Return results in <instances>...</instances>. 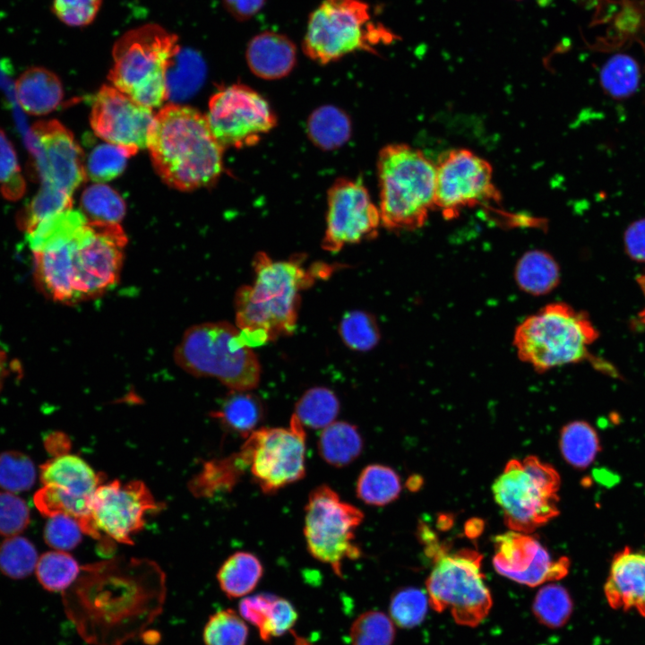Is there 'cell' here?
<instances>
[{
	"label": "cell",
	"instance_id": "cell-1",
	"mask_svg": "<svg viewBox=\"0 0 645 645\" xmlns=\"http://www.w3.org/2000/svg\"><path fill=\"white\" fill-rule=\"evenodd\" d=\"M166 577L153 561L116 557L81 566L63 591L64 612L90 645H124L162 612Z\"/></svg>",
	"mask_w": 645,
	"mask_h": 645
},
{
	"label": "cell",
	"instance_id": "cell-2",
	"mask_svg": "<svg viewBox=\"0 0 645 645\" xmlns=\"http://www.w3.org/2000/svg\"><path fill=\"white\" fill-rule=\"evenodd\" d=\"M253 267L254 283L240 287L235 297L236 326L251 348L291 335L301 292L332 272L329 264L305 268L301 256L275 261L263 252L256 254Z\"/></svg>",
	"mask_w": 645,
	"mask_h": 645
},
{
	"label": "cell",
	"instance_id": "cell-3",
	"mask_svg": "<svg viewBox=\"0 0 645 645\" xmlns=\"http://www.w3.org/2000/svg\"><path fill=\"white\" fill-rule=\"evenodd\" d=\"M147 148L159 176L180 191L210 185L222 171L225 149L207 116L187 106L168 104L155 115Z\"/></svg>",
	"mask_w": 645,
	"mask_h": 645
},
{
	"label": "cell",
	"instance_id": "cell-4",
	"mask_svg": "<svg viewBox=\"0 0 645 645\" xmlns=\"http://www.w3.org/2000/svg\"><path fill=\"white\" fill-rule=\"evenodd\" d=\"M377 172L381 224L392 230L422 228L435 209V164L420 150L394 143L381 150Z\"/></svg>",
	"mask_w": 645,
	"mask_h": 645
},
{
	"label": "cell",
	"instance_id": "cell-5",
	"mask_svg": "<svg viewBox=\"0 0 645 645\" xmlns=\"http://www.w3.org/2000/svg\"><path fill=\"white\" fill-rule=\"evenodd\" d=\"M180 50L178 37L159 24L132 29L113 46L108 79L136 102L159 107L168 98V74Z\"/></svg>",
	"mask_w": 645,
	"mask_h": 645
},
{
	"label": "cell",
	"instance_id": "cell-6",
	"mask_svg": "<svg viewBox=\"0 0 645 645\" xmlns=\"http://www.w3.org/2000/svg\"><path fill=\"white\" fill-rule=\"evenodd\" d=\"M176 366L195 377H213L230 391H250L261 378V365L236 326L227 322L192 325L174 349Z\"/></svg>",
	"mask_w": 645,
	"mask_h": 645
},
{
	"label": "cell",
	"instance_id": "cell-7",
	"mask_svg": "<svg viewBox=\"0 0 645 645\" xmlns=\"http://www.w3.org/2000/svg\"><path fill=\"white\" fill-rule=\"evenodd\" d=\"M598 336L586 314L555 302L525 318L515 329L512 344L522 362L545 373L586 359Z\"/></svg>",
	"mask_w": 645,
	"mask_h": 645
},
{
	"label": "cell",
	"instance_id": "cell-8",
	"mask_svg": "<svg viewBox=\"0 0 645 645\" xmlns=\"http://www.w3.org/2000/svg\"><path fill=\"white\" fill-rule=\"evenodd\" d=\"M426 546L434 559L426 581L429 605L439 613L448 610L460 625H478L493 605L481 569L482 555L470 548L449 553L436 540Z\"/></svg>",
	"mask_w": 645,
	"mask_h": 645
},
{
	"label": "cell",
	"instance_id": "cell-9",
	"mask_svg": "<svg viewBox=\"0 0 645 645\" xmlns=\"http://www.w3.org/2000/svg\"><path fill=\"white\" fill-rule=\"evenodd\" d=\"M394 38L373 22L364 0H322L309 15L302 46L309 58L326 64L356 51L374 53L377 45Z\"/></svg>",
	"mask_w": 645,
	"mask_h": 645
},
{
	"label": "cell",
	"instance_id": "cell-10",
	"mask_svg": "<svg viewBox=\"0 0 645 645\" xmlns=\"http://www.w3.org/2000/svg\"><path fill=\"white\" fill-rule=\"evenodd\" d=\"M558 472L535 456L509 460L492 486L506 526L529 534L559 514Z\"/></svg>",
	"mask_w": 645,
	"mask_h": 645
},
{
	"label": "cell",
	"instance_id": "cell-11",
	"mask_svg": "<svg viewBox=\"0 0 645 645\" xmlns=\"http://www.w3.org/2000/svg\"><path fill=\"white\" fill-rule=\"evenodd\" d=\"M363 520L364 513L342 501L331 486L315 487L305 507L304 536L308 552L342 577L343 562L357 560L362 555V550L355 542V531Z\"/></svg>",
	"mask_w": 645,
	"mask_h": 645
},
{
	"label": "cell",
	"instance_id": "cell-12",
	"mask_svg": "<svg viewBox=\"0 0 645 645\" xmlns=\"http://www.w3.org/2000/svg\"><path fill=\"white\" fill-rule=\"evenodd\" d=\"M40 480L42 487L34 495V503L42 514L69 515L79 522L83 533L100 538L91 516V501L104 481L102 474L79 456L63 453L40 467Z\"/></svg>",
	"mask_w": 645,
	"mask_h": 645
},
{
	"label": "cell",
	"instance_id": "cell-13",
	"mask_svg": "<svg viewBox=\"0 0 645 645\" xmlns=\"http://www.w3.org/2000/svg\"><path fill=\"white\" fill-rule=\"evenodd\" d=\"M126 244L119 223L88 220L81 228L69 264L75 303L96 297L116 283Z\"/></svg>",
	"mask_w": 645,
	"mask_h": 645
},
{
	"label": "cell",
	"instance_id": "cell-14",
	"mask_svg": "<svg viewBox=\"0 0 645 645\" xmlns=\"http://www.w3.org/2000/svg\"><path fill=\"white\" fill-rule=\"evenodd\" d=\"M305 428L294 415L288 427H262L246 438L242 449L264 494H275L305 477Z\"/></svg>",
	"mask_w": 645,
	"mask_h": 645
},
{
	"label": "cell",
	"instance_id": "cell-15",
	"mask_svg": "<svg viewBox=\"0 0 645 645\" xmlns=\"http://www.w3.org/2000/svg\"><path fill=\"white\" fill-rule=\"evenodd\" d=\"M211 130L225 149L257 143L277 124L269 102L244 84H232L216 92L206 116Z\"/></svg>",
	"mask_w": 645,
	"mask_h": 645
},
{
	"label": "cell",
	"instance_id": "cell-16",
	"mask_svg": "<svg viewBox=\"0 0 645 645\" xmlns=\"http://www.w3.org/2000/svg\"><path fill=\"white\" fill-rule=\"evenodd\" d=\"M435 209L444 219L458 217L465 208L499 201L488 161L465 148L443 152L435 164Z\"/></svg>",
	"mask_w": 645,
	"mask_h": 645
},
{
	"label": "cell",
	"instance_id": "cell-17",
	"mask_svg": "<svg viewBox=\"0 0 645 645\" xmlns=\"http://www.w3.org/2000/svg\"><path fill=\"white\" fill-rule=\"evenodd\" d=\"M327 203L324 250L335 253L347 245L376 236L381 224L379 208L360 180L337 179L329 189Z\"/></svg>",
	"mask_w": 645,
	"mask_h": 645
},
{
	"label": "cell",
	"instance_id": "cell-18",
	"mask_svg": "<svg viewBox=\"0 0 645 645\" xmlns=\"http://www.w3.org/2000/svg\"><path fill=\"white\" fill-rule=\"evenodd\" d=\"M30 150L41 185L73 196L87 177L82 150L57 120L39 121L30 128Z\"/></svg>",
	"mask_w": 645,
	"mask_h": 645
},
{
	"label": "cell",
	"instance_id": "cell-19",
	"mask_svg": "<svg viewBox=\"0 0 645 645\" xmlns=\"http://www.w3.org/2000/svg\"><path fill=\"white\" fill-rule=\"evenodd\" d=\"M160 510L146 485L140 480L101 484L91 501V516L98 529L116 542L133 545V535L142 529L145 516Z\"/></svg>",
	"mask_w": 645,
	"mask_h": 645
},
{
	"label": "cell",
	"instance_id": "cell-20",
	"mask_svg": "<svg viewBox=\"0 0 645 645\" xmlns=\"http://www.w3.org/2000/svg\"><path fill=\"white\" fill-rule=\"evenodd\" d=\"M155 115L112 85H104L93 99L90 125L106 142L124 149L130 157L147 148Z\"/></svg>",
	"mask_w": 645,
	"mask_h": 645
},
{
	"label": "cell",
	"instance_id": "cell-21",
	"mask_svg": "<svg viewBox=\"0 0 645 645\" xmlns=\"http://www.w3.org/2000/svg\"><path fill=\"white\" fill-rule=\"evenodd\" d=\"M495 571L518 583L537 587L547 580H557L568 573L567 557L552 560L547 550L534 537L508 531L494 540Z\"/></svg>",
	"mask_w": 645,
	"mask_h": 645
},
{
	"label": "cell",
	"instance_id": "cell-22",
	"mask_svg": "<svg viewBox=\"0 0 645 645\" xmlns=\"http://www.w3.org/2000/svg\"><path fill=\"white\" fill-rule=\"evenodd\" d=\"M604 593L613 609H633L645 617V550L625 547L615 555Z\"/></svg>",
	"mask_w": 645,
	"mask_h": 645
},
{
	"label": "cell",
	"instance_id": "cell-23",
	"mask_svg": "<svg viewBox=\"0 0 645 645\" xmlns=\"http://www.w3.org/2000/svg\"><path fill=\"white\" fill-rule=\"evenodd\" d=\"M247 64L256 76L276 80L287 76L297 62V47L286 35L263 31L254 36L247 45Z\"/></svg>",
	"mask_w": 645,
	"mask_h": 645
},
{
	"label": "cell",
	"instance_id": "cell-24",
	"mask_svg": "<svg viewBox=\"0 0 645 645\" xmlns=\"http://www.w3.org/2000/svg\"><path fill=\"white\" fill-rule=\"evenodd\" d=\"M14 90L22 109L32 116L52 112L64 96L63 86L56 74L39 66L24 71L17 78Z\"/></svg>",
	"mask_w": 645,
	"mask_h": 645
},
{
	"label": "cell",
	"instance_id": "cell-25",
	"mask_svg": "<svg viewBox=\"0 0 645 645\" xmlns=\"http://www.w3.org/2000/svg\"><path fill=\"white\" fill-rule=\"evenodd\" d=\"M514 280L526 294L540 297L551 293L560 283L561 271L556 260L544 250L525 252L517 261Z\"/></svg>",
	"mask_w": 645,
	"mask_h": 645
},
{
	"label": "cell",
	"instance_id": "cell-26",
	"mask_svg": "<svg viewBox=\"0 0 645 645\" xmlns=\"http://www.w3.org/2000/svg\"><path fill=\"white\" fill-rule=\"evenodd\" d=\"M249 469V459L241 448L227 458L212 460L203 465L201 472L189 483L194 495L211 496L215 493L230 491Z\"/></svg>",
	"mask_w": 645,
	"mask_h": 645
},
{
	"label": "cell",
	"instance_id": "cell-27",
	"mask_svg": "<svg viewBox=\"0 0 645 645\" xmlns=\"http://www.w3.org/2000/svg\"><path fill=\"white\" fill-rule=\"evenodd\" d=\"M363 448L364 441L357 426L344 421H334L324 427L318 440L320 456L335 468L351 464Z\"/></svg>",
	"mask_w": 645,
	"mask_h": 645
},
{
	"label": "cell",
	"instance_id": "cell-28",
	"mask_svg": "<svg viewBox=\"0 0 645 645\" xmlns=\"http://www.w3.org/2000/svg\"><path fill=\"white\" fill-rule=\"evenodd\" d=\"M262 400L249 391H231L219 408L212 413L230 432L247 438L264 417Z\"/></svg>",
	"mask_w": 645,
	"mask_h": 645
},
{
	"label": "cell",
	"instance_id": "cell-29",
	"mask_svg": "<svg viewBox=\"0 0 645 645\" xmlns=\"http://www.w3.org/2000/svg\"><path fill=\"white\" fill-rule=\"evenodd\" d=\"M263 574L260 559L252 553L236 552L220 566L217 580L221 590L230 598H243L258 585Z\"/></svg>",
	"mask_w": 645,
	"mask_h": 645
},
{
	"label": "cell",
	"instance_id": "cell-30",
	"mask_svg": "<svg viewBox=\"0 0 645 645\" xmlns=\"http://www.w3.org/2000/svg\"><path fill=\"white\" fill-rule=\"evenodd\" d=\"M400 491L401 483L398 473L382 464L365 467L356 485L357 496L365 503L374 506H384L394 502Z\"/></svg>",
	"mask_w": 645,
	"mask_h": 645
},
{
	"label": "cell",
	"instance_id": "cell-31",
	"mask_svg": "<svg viewBox=\"0 0 645 645\" xmlns=\"http://www.w3.org/2000/svg\"><path fill=\"white\" fill-rule=\"evenodd\" d=\"M307 131L310 140L319 148L331 150L343 145L350 137L348 116L333 106L315 109L309 116Z\"/></svg>",
	"mask_w": 645,
	"mask_h": 645
},
{
	"label": "cell",
	"instance_id": "cell-32",
	"mask_svg": "<svg viewBox=\"0 0 645 645\" xmlns=\"http://www.w3.org/2000/svg\"><path fill=\"white\" fill-rule=\"evenodd\" d=\"M88 222L82 211L72 209L57 213L37 224L26 233L33 253L46 250L72 239Z\"/></svg>",
	"mask_w": 645,
	"mask_h": 645
},
{
	"label": "cell",
	"instance_id": "cell-33",
	"mask_svg": "<svg viewBox=\"0 0 645 645\" xmlns=\"http://www.w3.org/2000/svg\"><path fill=\"white\" fill-rule=\"evenodd\" d=\"M339 411L340 402L332 391L314 387L298 400L293 415L305 428L323 429L334 422Z\"/></svg>",
	"mask_w": 645,
	"mask_h": 645
},
{
	"label": "cell",
	"instance_id": "cell-34",
	"mask_svg": "<svg viewBox=\"0 0 645 645\" xmlns=\"http://www.w3.org/2000/svg\"><path fill=\"white\" fill-rule=\"evenodd\" d=\"M560 450L570 465L579 469L587 468L599 451L598 434L584 421L571 422L561 431Z\"/></svg>",
	"mask_w": 645,
	"mask_h": 645
},
{
	"label": "cell",
	"instance_id": "cell-35",
	"mask_svg": "<svg viewBox=\"0 0 645 645\" xmlns=\"http://www.w3.org/2000/svg\"><path fill=\"white\" fill-rule=\"evenodd\" d=\"M604 91L615 99H624L638 89L641 72L638 63L630 56L617 54L609 58L600 71Z\"/></svg>",
	"mask_w": 645,
	"mask_h": 645
},
{
	"label": "cell",
	"instance_id": "cell-36",
	"mask_svg": "<svg viewBox=\"0 0 645 645\" xmlns=\"http://www.w3.org/2000/svg\"><path fill=\"white\" fill-rule=\"evenodd\" d=\"M573 610L572 599L565 588L547 584L537 592L532 612L537 620L549 628H560L570 619Z\"/></svg>",
	"mask_w": 645,
	"mask_h": 645
},
{
	"label": "cell",
	"instance_id": "cell-37",
	"mask_svg": "<svg viewBox=\"0 0 645 645\" xmlns=\"http://www.w3.org/2000/svg\"><path fill=\"white\" fill-rule=\"evenodd\" d=\"M81 566L64 551L43 554L36 565V575L43 588L49 591H64L77 579Z\"/></svg>",
	"mask_w": 645,
	"mask_h": 645
},
{
	"label": "cell",
	"instance_id": "cell-38",
	"mask_svg": "<svg viewBox=\"0 0 645 645\" xmlns=\"http://www.w3.org/2000/svg\"><path fill=\"white\" fill-rule=\"evenodd\" d=\"M81 205L82 212L90 221L119 223L125 213V204L121 196L101 183L83 191Z\"/></svg>",
	"mask_w": 645,
	"mask_h": 645
},
{
	"label": "cell",
	"instance_id": "cell-39",
	"mask_svg": "<svg viewBox=\"0 0 645 645\" xmlns=\"http://www.w3.org/2000/svg\"><path fill=\"white\" fill-rule=\"evenodd\" d=\"M72 195L52 186L41 185L38 194L19 213L17 223L27 233L42 220L72 209Z\"/></svg>",
	"mask_w": 645,
	"mask_h": 645
},
{
	"label": "cell",
	"instance_id": "cell-40",
	"mask_svg": "<svg viewBox=\"0 0 645 645\" xmlns=\"http://www.w3.org/2000/svg\"><path fill=\"white\" fill-rule=\"evenodd\" d=\"M395 624L389 615L377 610L364 612L351 624V645H392Z\"/></svg>",
	"mask_w": 645,
	"mask_h": 645
},
{
	"label": "cell",
	"instance_id": "cell-41",
	"mask_svg": "<svg viewBox=\"0 0 645 645\" xmlns=\"http://www.w3.org/2000/svg\"><path fill=\"white\" fill-rule=\"evenodd\" d=\"M39 557L27 538L13 536L0 545V572L12 579H23L36 569Z\"/></svg>",
	"mask_w": 645,
	"mask_h": 645
},
{
	"label": "cell",
	"instance_id": "cell-42",
	"mask_svg": "<svg viewBox=\"0 0 645 645\" xmlns=\"http://www.w3.org/2000/svg\"><path fill=\"white\" fill-rule=\"evenodd\" d=\"M247 637L245 621L229 608L211 615L203 629L205 645H245Z\"/></svg>",
	"mask_w": 645,
	"mask_h": 645
},
{
	"label": "cell",
	"instance_id": "cell-43",
	"mask_svg": "<svg viewBox=\"0 0 645 645\" xmlns=\"http://www.w3.org/2000/svg\"><path fill=\"white\" fill-rule=\"evenodd\" d=\"M428 605V596L422 589L412 587L400 589L391 598L389 616L400 628H413L425 619Z\"/></svg>",
	"mask_w": 645,
	"mask_h": 645
},
{
	"label": "cell",
	"instance_id": "cell-44",
	"mask_svg": "<svg viewBox=\"0 0 645 645\" xmlns=\"http://www.w3.org/2000/svg\"><path fill=\"white\" fill-rule=\"evenodd\" d=\"M339 333L345 345L356 351H368L375 347L380 340L374 318L360 310L350 311L342 317Z\"/></svg>",
	"mask_w": 645,
	"mask_h": 645
},
{
	"label": "cell",
	"instance_id": "cell-45",
	"mask_svg": "<svg viewBox=\"0 0 645 645\" xmlns=\"http://www.w3.org/2000/svg\"><path fill=\"white\" fill-rule=\"evenodd\" d=\"M36 469L32 460L19 452L0 453V487L11 493L31 488L36 480Z\"/></svg>",
	"mask_w": 645,
	"mask_h": 645
},
{
	"label": "cell",
	"instance_id": "cell-46",
	"mask_svg": "<svg viewBox=\"0 0 645 645\" xmlns=\"http://www.w3.org/2000/svg\"><path fill=\"white\" fill-rule=\"evenodd\" d=\"M128 158L130 155L118 146L100 144L87 158L86 175L97 183L111 180L123 172Z\"/></svg>",
	"mask_w": 645,
	"mask_h": 645
},
{
	"label": "cell",
	"instance_id": "cell-47",
	"mask_svg": "<svg viewBox=\"0 0 645 645\" xmlns=\"http://www.w3.org/2000/svg\"><path fill=\"white\" fill-rule=\"evenodd\" d=\"M26 189L16 151L0 129V192L9 201L22 198Z\"/></svg>",
	"mask_w": 645,
	"mask_h": 645
},
{
	"label": "cell",
	"instance_id": "cell-48",
	"mask_svg": "<svg viewBox=\"0 0 645 645\" xmlns=\"http://www.w3.org/2000/svg\"><path fill=\"white\" fill-rule=\"evenodd\" d=\"M297 619V610L288 600L271 595L262 620L256 628L260 637L264 641H269L291 630Z\"/></svg>",
	"mask_w": 645,
	"mask_h": 645
},
{
	"label": "cell",
	"instance_id": "cell-49",
	"mask_svg": "<svg viewBox=\"0 0 645 645\" xmlns=\"http://www.w3.org/2000/svg\"><path fill=\"white\" fill-rule=\"evenodd\" d=\"M82 529L79 522L66 514L50 516L44 528V539L59 551L74 548L82 540Z\"/></svg>",
	"mask_w": 645,
	"mask_h": 645
},
{
	"label": "cell",
	"instance_id": "cell-50",
	"mask_svg": "<svg viewBox=\"0 0 645 645\" xmlns=\"http://www.w3.org/2000/svg\"><path fill=\"white\" fill-rule=\"evenodd\" d=\"M30 522V509L24 500L11 492H0V534L16 536Z\"/></svg>",
	"mask_w": 645,
	"mask_h": 645
},
{
	"label": "cell",
	"instance_id": "cell-51",
	"mask_svg": "<svg viewBox=\"0 0 645 645\" xmlns=\"http://www.w3.org/2000/svg\"><path fill=\"white\" fill-rule=\"evenodd\" d=\"M102 0H53L51 9L56 18L71 27H84L96 18Z\"/></svg>",
	"mask_w": 645,
	"mask_h": 645
},
{
	"label": "cell",
	"instance_id": "cell-52",
	"mask_svg": "<svg viewBox=\"0 0 645 645\" xmlns=\"http://www.w3.org/2000/svg\"><path fill=\"white\" fill-rule=\"evenodd\" d=\"M624 246L632 260L645 262V218L627 227L624 234Z\"/></svg>",
	"mask_w": 645,
	"mask_h": 645
},
{
	"label": "cell",
	"instance_id": "cell-53",
	"mask_svg": "<svg viewBox=\"0 0 645 645\" xmlns=\"http://www.w3.org/2000/svg\"><path fill=\"white\" fill-rule=\"evenodd\" d=\"M266 0H222L224 7L236 20L245 22L255 16Z\"/></svg>",
	"mask_w": 645,
	"mask_h": 645
},
{
	"label": "cell",
	"instance_id": "cell-54",
	"mask_svg": "<svg viewBox=\"0 0 645 645\" xmlns=\"http://www.w3.org/2000/svg\"><path fill=\"white\" fill-rule=\"evenodd\" d=\"M483 522L478 519H472L466 523L465 531L469 538L477 537L483 529Z\"/></svg>",
	"mask_w": 645,
	"mask_h": 645
},
{
	"label": "cell",
	"instance_id": "cell-55",
	"mask_svg": "<svg viewBox=\"0 0 645 645\" xmlns=\"http://www.w3.org/2000/svg\"><path fill=\"white\" fill-rule=\"evenodd\" d=\"M7 373V358L4 351L0 348V389Z\"/></svg>",
	"mask_w": 645,
	"mask_h": 645
},
{
	"label": "cell",
	"instance_id": "cell-56",
	"mask_svg": "<svg viewBox=\"0 0 645 645\" xmlns=\"http://www.w3.org/2000/svg\"><path fill=\"white\" fill-rule=\"evenodd\" d=\"M141 636L143 637V641L148 645H154L159 640V634L155 631H144Z\"/></svg>",
	"mask_w": 645,
	"mask_h": 645
}]
</instances>
